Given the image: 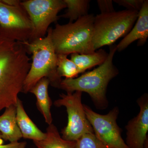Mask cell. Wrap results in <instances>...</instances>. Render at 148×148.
Listing matches in <instances>:
<instances>
[{
  "instance_id": "cell-17",
  "label": "cell",
  "mask_w": 148,
  "mask_h": 148,
  "mask_svg": "<svg viewBox=\"0 0 148 148\" xmlns=\"http://www.w3.org/2000/svg\"><path fill=\"white\" fill-rule=\"evenodd\" d=\"M67 10L66 13L59 16L60 18H68L69 22L76 21L80 17L88 14L89 0H64Z\"/></svg>"
},
{
  "instance_id": "cell-15",
  "label": "cell",
  "mask_w": 148,
  "mask_h": 148,
  "mask_svg": "<svg viewBox=\"0 0 148 148\" xmlns=\"http://www.w3.org/2000/svg\"><path fill=\"white\" fill-rule=\"evenodd\" d=\"M108 53L103 49H100L93 53L88 54H71V60L76 64L78 68L80 73L103 64L107 59Z\"/></svg>"
},
{
  "instance_id": "cell-11",
  "label": "cell",
  "mask_w": 148,
  "mask_h": 148,
  "mask_svg": "<svg viewBox=\"0 0 148 148\" xmlns=\"http://www.w3.org/2000/svg\"><path fill=\"white\" fill-rule=\"evenodd\" d=\"M136 21L135 26L116 45L117 51H122L137 40L138 46L144 45L147 42L148 38V0H144Z\"/></svg>"
},
{
  "instance_id": "cell-3",
  "label": "cell",
  "mask_w": 148,
  "mask_h": 148,
  "mask_svg": "<svg viewBox=\"0 0 148 148\" xmlns=\"http://www.w3.org/2000/svg\"><path fill=\"white\" fill-rule=\"evenodd\" d=\"M52 29L49 28L44 38L22 42L28 53L32 54L31 68L24 81L22 92H29L44 77L47 78L53 87L59 88L62 79L57 75V54L52 42Z\"/></svg>"
},
{
  "instance_id": "cell-18",
  "label": "cell",
  "mask_w": 148,
  "mask_h": 148,
  "mask_svg": "<svg viewBox=\"0 0 148 148\" xmlns=\"http://www.w3.org/2000/svg\"><path fill=\"white\" fill-rule=\"evenodd\" d=\"M57 73L61 78L64 77L68 79L77 77L80 72L76 64L68 58V55L57 54Z\"/></svg>"
},
{
  "instance_id": "cell-9",
  "label": "cell",
  "mask_w": 148,
  "mask_h": 148,
  "mask_svg": "<svg viewBox=\"0 0 148 148\" xmlns=\"http://www.w3.org/2000/svg\"><path fill=\"white\" fill-rule=\"evenodd\" d=\"M84 108L93 133L109 148H129L121 136V129L117 123L119 109L115 107L106 114L94 112L83 104Z\"/></svg>"
},
{
  "instance_id": "cell-4",
  "label": "cell",
  "mask_w": 148,
  "mask_h": 148,
  "mask_svg": "<svg viewBox=\"0 0 148 148\" xmlns=\"http://www.w3.org/2000/svg\"><path fill=\"white\" fill-rule=\"evenodd\" d=\"M95 16L88 14L73 22L56 24L52 29V40L56 54H88L95 51L92 43Z\"/></svg>"
},
{
  "instance_id": "cell-22",
  "label": "cell",
  "mask_w": 148,
  "mask_h": 148,
  "mask_svg": "<svg viewBox=\"0 0 148 148\" xmlns=\"http://www.w3.org/2000/svg\"><path fill=\"white\" fill-rule=\"evenodd\" d=\"M3 140L0 132V148H25L27 145L26 142H16L5 145Z\"/></svg>"
},
{
  "instance_id": "cell-21",
  "label": "cell",
  "mask_w": 148,
  "mask_h": 148,
  "mask_svg": "<svg viewBox=\"0 0 148 148\" xmlns=\"http://www.w3.org/2000/svg\"><path fill=\"white\" fill-rule=\"evenodd\" d=\"M97 3L101 13H110L115 11L112 0H98Z\"/></svg>"
},
{
  "instance_id": "cell-16",
  "label": "cell",
  "mask_w": 148,
  "mask_h": 148,
  "mask_svg": "<svg viewBox=\"0 0 148 148\" xmlns=\"http://www.w3.org/2000/svg\"><path fill=\"white\" fill-rule=\"evenodd\" d=\"M46 137L40 141H33L37 148H75L76 141L66 140L60 136L58 129L51 123L47 129Z\"/></svg>"
},
{
  "instance_id": "cell-7",
  "label": "cell",
  "mask_w": 148,
  "mask_h": 148,
  "mask_svg": "<svg viewBox=\"0 0 148 148\" xmlns=\"http://www.w3.org/2000/svg\"><path fill=\"white\" fill-rule=\"evenodd\" d=\"M21 5L33 24V33L29 42L44 38L49 25L59 18V12L66 8L64 0H26L21 1Z\"/></svg>"
},
{
  "instance_id": "cell-1",
  "label": "cell",
  "mask_w": 148,
  "mask_h": 148,
  "mask_svg": "<svg viewBox=\"0 0 148 148\" xmlns=\"http://www.w3.org/2000/svg\"><path fill=\"white\" fill-rule=\"evenodd\" d=\"M28 54L23 43L0 34V112L16 106L31 68Z\"/></svg>"
},
{
  "instance_id": "cell-6",
  "label": "cell",
  "mask_w": 148,
  "mask_h": 148,
  "mask_svg": "<svg viewBox=\"0 0 148 148\" xmlns=\"http://www.w3.org/2000/svg\"><path fill=\"white\" fill-rule=\"evenodd\" d=\"M82 92L60 94V98L54 101L57 107L64 106L68 115V122L61 131L64 140L77 141L82 135L93 133V130L86 115L82 102Z\"/></svg>"
},
{
  "instance_id": "cell-24",
  "label": "cell",
  "mask_w": 148,
  "mask_h": 148,
  "mask_svg": "<svg viewBox=\"0 0 148 148\" xmlns=\"http://www.w3.org/2000/svg\"><path fill=\"white\" fill-rule=\"evenodd\" d=\"M145 148H148V140L146 141L145 144Z\"/></svg>"
},
{
  "instance_id": "cell-13",
  "label": "cell",
  "mask_w": 148,
  "mask_h": 148,
  "mask_svg": "<svg viewBox=\"0 0 148 148\" xmlns=\"http://www.w3.org/2000/svg\"><path fill=\"white\" fill-rule=\"evenodd\" d=\"M16 119L22 134V138L33 141H40L45 139L46 133L39 129L28 116L22 101L18 98L16 105Z\"/></svg>"
},
{
  "instance_id": "cell-10",
  "label": "cell",
  "mask_w": 148,
  "mask_h": 148,
  "mask_svg": "<svg viewBox=\"0 0 148 148\" xmlns=\"http://www.w3.org/2000/svg\"><path fill=\"white\" fill-rule=\"evenodd\" d=\"M140 112L125 126L126 143L129 148H145L148 140V95L145 93L137 101Z\"/></svg>"
},
{
  "instance_id": "cell-25",
  "label": "cell",
  "mask_w": 148,
  "mask_h": 148,
  "mask_svg": "<svg viewBox=\"0 0 148 148\" xmlns=\"http://www.w3.org/2000/svg\"><path fill=\"white\" fill-rule=\"evenodd\" d=\"M0 1H1V0H0Z\"/></svg>"
},
{
  "instance_id": "cell-20",
  "label": "cell",
  "mask_w": 148,
  "mask_h": 148,
  "mask_svg": "<svg viewBox=\"0 0 148 148\" xmlns=\"http://www.w3.org/2000/svg\"><path fill=\"white\" fill-rule=\"evenodd\" d=\"M113 1L124 7L126 10L139 12L143 7L144 0H114Z\"/></svg>"
},
{
  "instance_id": "cell-19",
  "label": "cell",
  "mask_w": 148,
  "mask_h": 148,
  "mask_svg": "<svg viewBox=\"0 0 148 148\" xmlns=\"http://www.w3.org/2000/svg\"><path fill=\"white\" fill-rule=\"evenodd\" d=\"M75 148H109L93 133L82 135L76 142Z\"/></svg>"
},
{
  "instance_id": "cell-5",
  "label": "cell",
  "mask_w": 148,
  "mask_h": 148,
  "mask_svg": "<svg viewBox=\"0 0 148 148\" xmlns=\"http://www.w3.org/2000/svg\"><path fill=\"white\" fill-rule=\"evenodd\" d=\"M138 12L125 10L95 16L92 38L95 50L113 45L120 38L125 36L137 21Z\"/></svg>"
},
{
  "instance_id": "cell-12",
  "label": "cell",
  "mask_w": 148,
  "mask_h": 148,
  "mask_svg": "<svg viewBox=\"0 0 148 148\" xmlns=\"http://www.w3.org/2000/svg\"><path fill=\"white\" fill-rule=\"evenodd\" d=\"M0 132L3 140L16 143L22 138L16 119V106L6 108L0 116Z\"/></svg>"
},
{
  "instance_id": "cell-2",
  "label": "cell",
  "mask_w": 148,
  "mask_h": 148,
  "mask_svg": "<svg viewBox=\"0 0 148 148\" xmlns=\"http://www.w3.org/2000/svg\"><path fill=\"white\" fill-rule=\"evenodd\" d=\"M110 46L108 57L103 64L78 77L61 80L58 88L65 90L67 93L76 91L86 92L90 95L96 108L103 110L108 108L107 88L111 80L119 73L113 63L114 55L117 51L116 45Z\"/></svg>"
},
{
  "instance_id": "cell-14",
  "label": "cell",
  "mask_w": 148,
  "mask_h": 148,
  "mask_svg": "<svg viewBox=\"0 0 148 148\" xmlns=\"http://www.w3.org/2000/svg\"><path fill=\"white\" fill-rule=\"evenodd\" d=\"M49 84L50 81L47 78H42L29 92L36 96L37 108L44 118L46 123L49 125L52 123L53 120L51 112L52 101L49 95L48 90Z\"/></svg>"
},
{
  "instance_id": "cell-23",
  "label": "cell",
  "mask_w": 148,
  "mask_h": 148,
  "mask_svg": "<svg viewBox=\"0 0 148 148\" xmlns=\"http://www.w3.org/2000/svg\"><path fill=\"white\" fill-rule=\"evenodd\" d=\"M2 2L8 5L17 6L20 5L21 1L18 0H3Z\"/></svg>"
},
{
  "instance_id": "cell-8",
  "label": "cell",
  "mask_w": 148,
  "mask_h": 148,
  "mask_svg": "<svg viewBox=\"0 0 148 148\" xmlns=\"http://www.w3.org/2000/svg\"><path fill=\"white\" fill-rule=\"evenodd\" d=\"M33 32L32 21L21 5L10 6L0 1V34L19 42L29 41Z\"/></svg>"
}]
</instances>
